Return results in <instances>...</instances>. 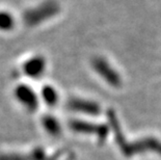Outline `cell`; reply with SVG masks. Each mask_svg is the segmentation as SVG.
<instances>
[{"label": "cell", "mask_w": 161, "mask_h": 160, "mask_svg": "<svg viewBox=\"0 0 161 160\" xmlns=\"http://www.w3.org/2000/svg\"><path fill=\"white\" fill-rule=\"evenodd\" d=\"M17 96L20 99V101L23 102V104H25L26 106L28 107H32L33 105H36V98L33 96V93L30 90L26 87H20L18 91H17Z\"/></svg>", "instance_id": "6da1fadb"}, {"label": "cell", "mask_w": 161, "mask_h": 160, "mask_svg": "<svg viewBox=\"0 0 161 160\" xmlns=\"http://www.w3.org/2000/svg\"><path fill=\"white\" fill-rule=\"evenodd\" d=\"M44 68V63L43 60H41L40 58H36V59H31L25 66V71L28 75H31V76H36V75H40L42 73Z\"/></svg>", "instance_id": "7a4b0ae2"}, {"label": "cell", "mask_w": 161, "mask_h": 160, "mask_svg": "<svg viewBox=\"0 0 161 160\" xmlns=\"http://www.w3.org/2000/svg\"><path fill=\"white\" fill-rule=\"evenodd\" d=\"M13 25V20L8 14L0 13V29H8Z\"/></svg>", "instance_id": "3957f363"}]
</instances>
